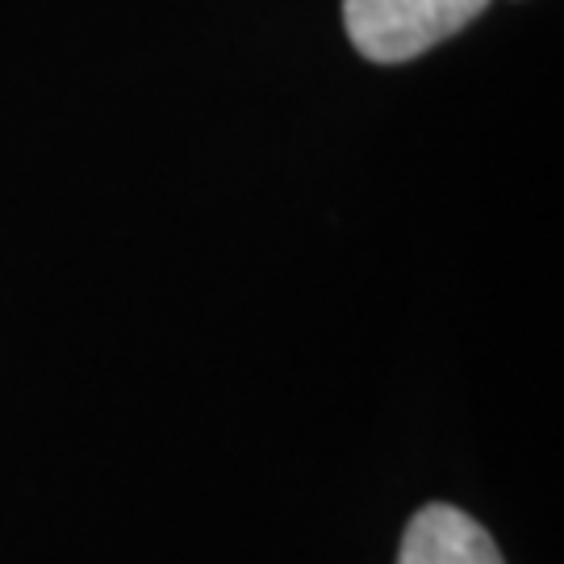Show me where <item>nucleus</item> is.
<instances>
[{"label": "nucleus", "instance_id": "obj_1", "mask_svg": "<svg viewBox=\"0 0 564 564\" xmlns=\"http://www.w3.org/2000/svg\"><path fill=\"white\" fill-rule=\"evenodd\" d=\"M489 0H343L347 42L372 63H410L456 39Z\"/></svg>", "mask_w": 564, "mask_h": 564}, {"label": "nucleus", "instance_id": "obj_2", "mask_svg": "<svg viewBox=\"0 0 564 564\" xmlns=\"http://www.w3.org/2000/svg\"><path fill=\"white\" fill-rule=\"evenodd\" d=\"M398 564H506L494 535L460 506H423L402 535Z\"/></svg>", "mask_w": 564, "mask_h": 564}]
</instances>
